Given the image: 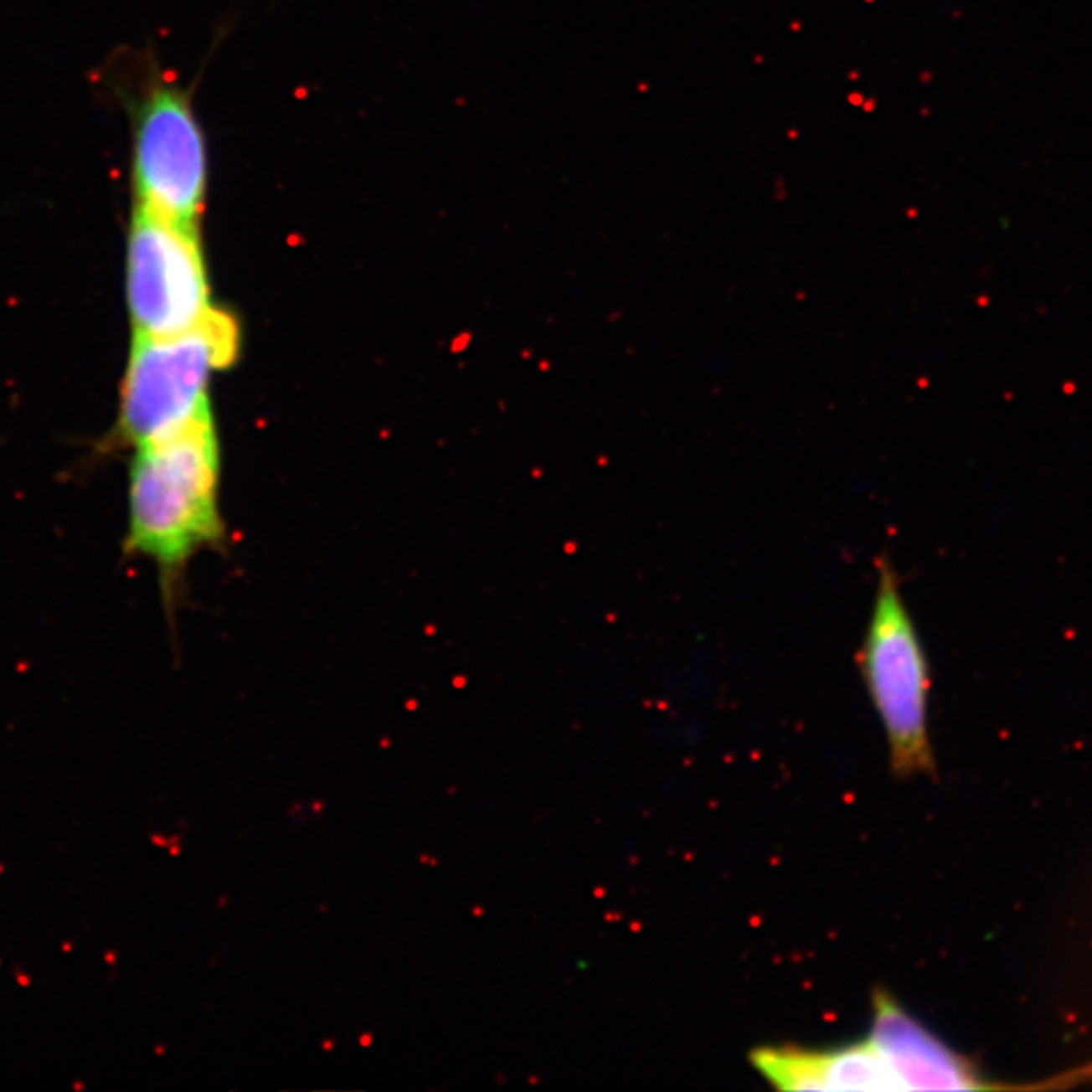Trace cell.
I'll return each instance as SVG.
<instances>
[{
  "label": "cell",
  "mask_w": 1092,
  "mask_h": 1092,
  "mask_svg": "<svg viewBox=\"0 0 1092 1092\" xmlns=\"http://www.w3.org/2000/svg\"><path fill=\"white\" fill-rule=\"evenodd\" d=\"M750 1064L777 1090H903L870 1038L832 1050L760 1046L750 1052Z\"/></svg>",
  "instance_id": "obj_7"
},
{
  "label": "cell",
  "mask_w": 1092,
  "mask_h": 1092,
  "mask_svg": "<svg viewBox=\"0 0 1092 1092\" xmlns=\"http://www.w3.org/2000/svg\"><path fill=\"white\" fill-rule=\"evenodd\" d=\"M858 664L884 726L892 773L900 779L933 775L926 713L929 662L906 607L899 574L889 559H878L874 603Z\"/></svg>",
  "instance_id": "obj_3"
},
{
  "label": "cell",
  "mask_w": 1092,
  "mask_h": 1092,
  "mask_svg": "<svg viewBox=\"0 0 1092 1092\" xmlns=\"http://www.w3.org/2000/svg\"><path fill=\"white\" fill-rule=\"evenodd\" d=\"M239 353L241 326L217 306L183 332L131 336L116 423L120 440L138 447L213 413L211 380L235 364Z\"/></svg>",
  "instance_id": "obj_2"
},
{
  "label": "cell",
  "mask_w": 1092,
  "mask_h": 1092,
  "mask_svg": "<svg viewBox=\"0 0 1092 1092\" xmlns=\"http://www.w3.org/2000/svg\"><path fill=\"white\" fill-rule=\"evenodd\" d=\"M219 480L221 447L213 413L167 437L134 447L128 553L174 570L219 540L223 533Z\"/></svg>",
  "instance_id": "obj_1"
},
{
  "label": "cell",
  "mask_w": 1092,
  "mask_h": 1092,
  "mask_svg": "<svg viewBox=\"0 0 1092 1092\" xmlns=\"http://www.w3.org/2000/svg\"><path fill=\"white\" fill-rule=\"evenodd\" d=\"M870 1042L884 1056L903 1090H986L1002 1089L939 1040L884 989L872 996Z\"/></svg>",
  "instance_id": "obj_6"
},
{
  "label": "cell",
  "mask_w": 1092,
  "mask_h": 1092,
  "mask_svg": "<svg viewBox=\"0 0 1092 1092\" xmlns=\"http://www.w3.org/2000/svg\"><path fill=\"white\" fill-rule=\"evenodd\" d=\"M124 277L131 336L183 332L214 308L198 227L136 203L126 233Z\"/></svg>",
  "instance_id": "obj_5"
},
{
  "label": "cell",
  "mask_w": 1092,
  "mask_h": 1092,
  "mask_svg": "<svg viewBox=\"0 0 1092 1092\" xmlns=\"http://www.w3.org/2000/svg\"><path fill=\"white\" fill-rule=\"evenodd\" d=\"M128 104L131 201L198 227L209 190V148L188 91L154 77Z\"/></svg>",
  "instance_id": "obj_4"
}]
</instances>
